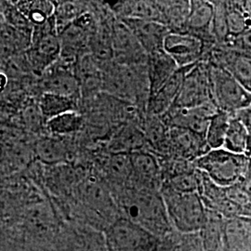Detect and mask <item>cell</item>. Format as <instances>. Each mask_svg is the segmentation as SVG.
I'll return each mask as SVG.
<instances>
[{
  "mask_svg": "<svg viewBox=\"0 0 251 251\" xmlns=\"http://www.w3.org/2000/svg\"><path fill=\"white\" fill-rule=\"evenodd\" d=\"M207 103L213 102L209 91L206 62H201L191 67L185 75L172 107H197Z\"/></svg>",
  "mask_w": 251,
  "mask_h": 251,
  "instance_id": "cell-7",
  "label": "cell"
},
{
  "mask_svg": "<svg viewBox=\"0 0 251 251\" xmlns=\"http://www.w3.org/2000/svg\"><path fill=\"white\" fill-rule=\"evenodd\" d=\"M206 67L211 100L219 111L234 116L251 104V91L232 74L208 62Z\"/></svg>",
  "mask_w": 251,
  "mask_h": 251,
  "instance_id": "cell-4",
  "label": "cell"
},
{
  "mask_svg": "<svg viewBox=\"0 0 251 251\" xmlns=\"http://www.w3.org/2000/svg\"><path fill=\"white\" fill-rule=\"evenodd\" d=\"M229 38L242 35L251 26V17L243 10L239 1H225Z\"/></svg>",
  "mask_w": 251,
  "mask_h": 251,
  "instance_id": "cell-32",
  "label": "cell"
},
{
  "mask_svg": "<svg viewBox=\"0 0 251 251\" xmlns=\"http://www.w3.org/2000/svg\"><path fill=\"white\" fill-rule=\"evenodd\" d=\"M251 135L242 121L238 117L232 116L223 148L234 153L247 154Z\"/></svg>",
  "mask_w": 251,
  "mask_h": 251,
  "instance_id": "cell-28",
  "label": "cell"
},
{
  "mask_svg": "<svg viewBox=\"0 0 251 251\" xmlns=\"http://www.w3.org/2000/svg\"><path fill=\"white\" fill-rule=\"evenodd\" d=\"M22 120L28 131L34 134L47 136V119L42 115L38 104L30 103L22 113Z\"/></svg>",
  "mask_w": 251,
  "mask_h": 251,
  "instance_id": "cell-35",
  "label": "cell"
},
{
  "mask_svg": "<svg viewBox=\"0 0 251 251\" xmlns=\"http://www.w3.org/2000/svg\"><path fill=\"white\" fill-rule=\"evenodd\" d=\"M0 12L7 23L18 29L19 31H27L28 25H31L25 16L20 11L15 3L0 2Z\"/></svg>",
  "mask_w": 251,
  "mask_h": 251,
  "instance_id": "cell-36",
  "label": "cell"
},
{
  "mask_svg": "<svg viewBox=\"0 0 251 251\" xmlns=\"http://www.w3.org/2000/svg\"><path fill=\"white\" fill-rule=\"evenodd\" d=\"M224 249L225 251H251V217L226 221Z\"/></svg>",
  "mask_w": 251,
  "mask_h": 251,
  "instance_id": "cell-20",
  "label": "cell"
},
{
  "mask_svg": "<svg viewBox=\"0 0 251 251\" xmlns=\"http://www.w3.org/2000/svg\"><path fill=\"white\" fill-rule=\"evenodd\" d=\"M231 117L232 115L230 114H227L223 111H218L210 118L205 134L206 144L210 150L220 149L224 147L225 136L227 133Z\"/></svg>",
  "mask_w": 251,
  "mask_h": 251,
  "instance_id": "cell-31",
  "label": "cell"
},
{
  "mask_svg": "<svg viewBox=\"0 0 251 251\" xmlns=\"http://www.w3.org/2000/svg\"><path fill=\"white\" fill-rule=\"evenodd\" d=\"M64 137H55L47 135L40 137L35 145L37 158L49 165L67 161L71 154L70 144Z\"/></svg>",
  "mask_w": 251,
  "mask_h": 251,
  "instance_id": "cell-22",
  "label": "cell"
},
{
  "mask_svg": "<svg viewBox=\"0 0 251 251\" xmlns=\"http://www.w3.org/2000/svg\"><path fill=\"white\" fill-rule=\"evenodd\" d=\"M55 12L54 19L59 35L66 27L71 25L74 22L90 11V2L81 1H68V2H54Z\"/></svg>",
  "mask_w": 251,
  "mask_h": 251,
  "instance_id": "cell-27",
  "label": "cell"
},
{
  "mask_svg": "<svg viewBox=\"0 0 251 251\" xmlns=\"http://www.w3.org/2000/svg\"><path fill=\"white\" fill-rule=\"evenodd\" d=\"M168 141V155L191 163H194L210 150L204 135L179 127H170Z\"/></svg>",
  "mask_w": 251,
  "mask_h": 251,
  "instance_id": "cell-12",
  "label": "cell"
},
{
  "mask_svg": "<svg viewBox=\"0 0 251 251\" xmlns=\"http://www.w3.org/2000/svg\"><path fill=\"white\" fill-rule=\"evenodd\" d=\"M108 251H159L161 238L119 217L106 231Z\"/></svg>",
  "mask_w": 251,
  "mask_h": 251,
  "instance_id": "cell-5",
  "label": "cell"
},
{
  "mask_svg": "<svg viewBox=\"0 0 251 251\" xmlns=\"http://www.w3.org/2000/svg\"><path fill=\"white\" fill-rule=\"evenodd\" d=\"M116 197L121 216L145 231L159 238L173 231L160 192L129 186Z\"/></svg>",
  "mask_w": 251,
  "mask_h": 251,
  "instance_id": "cell-1",
  "label": "cell"
},
{
  "mask_svg": "<svg viewBox=\"0 0 251 251\" xmlns=\"http://www.w3.org/2000/svg\"><path fill=\"white\" fill-rule=\"evenodd\" d=\"M212 48L189 33H170L163 45L164 51L171 56L179 68L206 62Z\"/></svg>",
  "mask_w": 251,
  "mask_h": 251,
  "instance_id": "cell-6",
  "label": "cell"
},
{
  "mask_svg": "<svg viewBox=\"0 0 251 251\" xmlns=\"http://www.w3.org/2000/svg\"><path fill=\"white\" fill-rule=\"evenodd\" d=\"M247 155L251 157V139H250V143H249V148H248V152H247Z\"/></svg>",
  "mask_w": 251,
  "mask_h": 251,
  "instance_id": "cell-42",
  "label": "cell"
},
{
  "mask_svg": "<svg viewBox=\"0 0 251 251\" xmlns=\"http://www.w3.org/2000/svg\"><path fill=\"white\" fill-rule=\"evenodd\" d=\"M38 87L42 93H54L82 100L80 85L75 73V65L66 64L60 60L42 74Z\"/></svg>",
  "mask_w": 251,
  "mask_h": 251,
  "instance_id": "cell-8",
  "label": "cell"
},
{
  "mask_svg": "<svg viewBox=\"0 0 251 251\" xmlns=\"http://www.w3.org/2000/svg\"><path fill=\"white\" fill-rule=\"evenodd\" d=\"M218 111L213 103L197 107H171L161 118L170 127L183 128L205 136L210 118Z\"/></svg>",
  "mask_w": 251,
  "mask_h": 251,
  "instance_id": "cell-11",
  "label": "cell"
},
{
  "mask_svg": "<svg viewBox=\"0 0 251 251\" xmlns=\"http://www.w3.org/2000/svg\"><path fill=\"white\" fill-rule=\"evenodd\" d=\"M223 47H227L244 57L251 59V25L242 35L229 38L226 45Z\"/></svg>",
  "mask_w": 251,
  "mask_h": 251,
  "instance_id": "cell-38",
  "label": "cell"
},
{
  "mask_svg": "<svg viewBox=\"0 0 251 251\" xmlns=\"http://www.w3.org/2000/svg\"><path fill=\"white\" fill-rule=\"evenodd\" d=\"M37 104L47 121L68 112L81 113V101L54 93L40 94Z\"/></svg>",
  "mask_w": 251,
  "mask_h": 251,
  "instance_id": "cell-24",
  "label": "cell"
},
{
  "mask_svg": "<svg viewBox=\"0 0 251 251\" xmlns=\"http://www.w3.org/2000/svg\"><path fill=\"white\" fill-rule=\"evenodd\" d=\"M179 69L178 65L164 50L149 54L147 71L150 84V96L160 90Z\"/></svg>",
  "mask_w": 251,
  "mask_h": 251,
  "instance_id": "cell-19",
  "label": "cell"
},
{
  "mask_svg": "<svg viewBox=\"0 0 251 251\" xmlns=\"http://www.w3.org/2000/svg\"><path fill=\"white\" fill-rule=\"evenodd\" d=\"M225 190L226 198L238 206L246 217H251V196L242 188L240 183Z\"/></svg>",
  "mask_w": 251,
  "mask_h": 251,
  "instance_id": "cell-37",
  "label": "cell"
},
{
  "mask_svg": "<svg viewBox=\"0 0 251 251\" xmlns=\"http://www.w3.org/2000/svg\"><path fill=\"white\" fill-rule=\"evenodd\" d=\"M160 194L174 232L182 234L200 232L206 222V209L198 193L179 194L161 187Z\"/></svg>",
  "mask_w": 251,
  "mask_h": 251,
  "instance_id": "cell-2",
  "label": "cell"
},
{
  "mask_svg": "<svg viewBox=\"0 0 251 251\" xmlns=\"http://www.w3.org/2000/svg\"><path fill=\"white\" fill-rule=\"evenodd\" d=\"M212 3L214 5L212 32L215 38L216 46H225L229 39L225 1H212Z\"/></svg>",
  "mask_w": 251,
  "mask_h": 251,
  "instance_id": "cell-34",
  "label": "cell"
},
{
  "mask_svg": "<svg viewBox=\"0 0 251 251\" xmlns=\"http://www.w3.org/2000/svg\"><path fill=\"white\" fill-rule=\"evenodd\" d=\"M85 116L80 112H68L47 121V132L55 137H69L76 134L85 126Z\"/></svg>",
  "mask_w": 251,
  "mask_h": 251,
  "instance_id": "cell-25",
  "label": "cell"
},
{
  "mask_svg": "<svg viewBox=\"0 0 251 251\" xmlns=\"http://www.w3.org/2000/svg\"><path fill=\"white\" fill-rule=\"evenodd\" d=\"M226 221L221 214L206 209L205 225L198 233L204 251H224Z\"/></svg>",
  "mask_w": 251,
  "mask_h": 251,
  "instance_id": "cell-23",
  "label": "cell"
},
{
  "mask_svg": "<svg viewBox=\"0 0 251 251\" xmlns=\"http://www.w3.org/2000/svg\"><path fill=\"white\" fill-rule=\"evenodd\" d=\"M214 5L212 1L192 0L186 23V33L201 38L207 45L216 46L212 32Z\"/></svg>",
  "mask_w": 251,
  "mask_h": 251,
  "instance_id": "cell-14",
  "label": "cell"
},
{
  "mask_svg": "<svg viewBox=\"0 0 251 251\" xmlns=\"http://www.w3.org/2000/svg\"><path fill=\"white\" fill-rule=\"evenodd\" d=\"M248 176L251 177V157H250V162H249V171H248Z\"/></svg>",
  "mask_w": 251,
  "mask_h": 251,
  "instance_id": "cell-43",
  "label": "cell"
},
{
  "mask_svg": "<svg viewBox=\"0 0 251 251\" xmlns=\"http://www.w3.org/2000/svg\"><path fill=\"white\" fill-rule=\"evenodd\" d=\"M234 116L238 117L242 121L243 124L246 126V127L251 134V103L248 107L245 108Z\"/></svg>",
  "mask_w": 251,
  "mask_h": 251,
  "instance_id": "cell-39",
  "label": "cell"
},
{
  "mask_svg": "<svg viewBox=\"0 0 251 251\" xmlns=\"http://www.w3.org/2000/svg\"><path fill=\"white\" fill-rule=\"evenodd\" d=\"M193 66L179 68L160 90L150 96L146 116L161 117L172 107L179 95L184 76Z\"/></svg>",
  "mask_w": 251,
  "mask_h": 251,
  "instance_id": "cell-17",
  "label": "cell"
},
{
  "mask_svg": "<svg viewBox=\"0 0 251 251\" xmlns=\"http://www.w3.org/2000/svg\"><path fill=\"white\" fill-rule=\"evenodd\" d=\"M2 154H3V152H2V148H1V146H0V158L2 157Z\"/></svg>",
  "mask_w": 251,
  "mask_h": 251,
  "instance_id": "cell-44",
  "label": "cell"
},
{
  "mask_svg": "<svg viewBox=\"0 0 251 251\" xmlns=\"http://www.w3.org/2000/svg\"><path fill=\"white\" fill-rule=\"evenodd\" d=\"M206 62L227 70L251 92V59L227 47L215 46L209 51Z\"/></svg>",
  "mask_w": 251,
  "mask_h": 251,
  "instance_id": "cell-13",
  "label": "cell"
},
{
  "mask_svg": "<svg viewBox=\"0 0 251 251\" xmlns=\"http://www.w3.org/2000/svg\"><path fill=\"white\" fill-rule=\"evenodd\" d=\"M121 21L130 29L147 55L162 50L165 38L171 33L161 23L154 21L131 19Z\"/></svg>",
  "mask_w": 251,
  "mask_h": 251,
  "instance_id": "cell-15",
  "label": "cell"
},
{
  "mask_svg": "<svg viewBox=\"0 0 251 251\" xmlns=\"http://www.w3.org/2000/svg\"><path fill=\"white\" fill-rule=\"evenodd\" d=\"M112 44L114 62L126 65H139L147 63L148 55L138 42L130 29L116 18L112 30Z\"/></svg>",
  "mask_w": 251,
  "mask_h": 251,
  "instance_id": "cell-9",
  "label": "cell"
},
{
  "mask_svg": "<svg viewBox=\"0 0 251 251\" xmlns=\"http://www.w3.org/2000/svg\"><path fill=\"white\" fill-rule=\"evenodd\" d=\"M250 156L225 148L209 150L194 162V167L205 173L217 185L227 188L241 183L248 177Z\"/></svg>",
  "mask_w": 251,
  "mask_h": 251,
  "instance_id": "cell-3",
  "label": "cell"
},
{
  "mask_svg": "<svg viewBox=\"0 0 251 251\" xmlns=\"http://www.w3.org/2000/svg\"><path fill=\"white\" fill-rule=\"evenodd\" d=\"M81 199L95 210H113L114 198L106 187L97 180L89 179L79 188Z\"/></svg>",
  "mask_w": 251,
  "mask_h": 251,
  "instance_id": "cell-26",
  "label": "cell"
},
{
  "mask_svg": "<svg viewBox=\"0 0 251 251\" xmlns=\"http://www.w3.org/2000/svg\"><path fill=\"white\" fill-rule=\"evenodd\" d=\"M115 17L119 20L131 19L143 21H154L161 23V15L156 1L133 0L107 3Z\"/></svg>",
  "mask_w": 251,
  "mask_h": 251,
  "instance_id": "cell-18",
  "label": "cell"
},
{
  "mask_svg": "<svg viewBox=\"0 0 251 251\" xmlns=\"http://www.w3.org/2000/svg\"><path fill=\"white\" fill-rule=\"evenodd\" d=\"M15 4L33 27L44 25L55 12V3L50 1H19Z\"/></svg>",
  "mask_w": 251,
  "mask_h": 251,
  "instance_id": "cell-29",
  "label": "cell"
},
{
  "mask_svg": "<svg viewBox=\"0 0 251 251\" xmlns=\"http://www.w3.org/2000/svg\"><path fill=\"white\" fill-rule=\"evenodd\" d=\"M129 159L132 171V186L160 192L163 176L156 155L144 149L129 153Z\"/></svg>",
  "mask_w": 251,
  "mask_h": 251,
  "instance_id": "cell-10",
  "label": "cell"
},
{
  "mask_svg": "<svg viewBox=\"0 0 251 251\" xmlns=\"http://www.w3.org/2000/svg\"><path fill=\"white\" fill-rule=\"evenodd\" d=\"M240 185L242 186V188L249 193L251 196V177L248 176L246 179L243 180L242 182L240 183Z\"/></svg>",
  "mask_w": 251,
  "mask_h": 251,
  "instance_id": "cell-40",
  "label": "cell"
},
{
  "mask_svg": "<svg viewBox=\"0 0 251 251\" xmlns=\"http://www.w3.org/2000/svg\"><path fill=\"white\" fill-rule=\"evenodd\" d=\"M75 73L79 82L83 101L94 98L102 91V67L90 54L84 55L75 65Z\"/></svg>",
  "mask_w": 251,
  "mask_h": 251,
  "instance_id": "cell-16",
  "label": "cell"
},
{
  "mask_svg": "<svg viewBox=\"0 0 251 251\" xmlns=\"http://www.w3.org/2000/svg\"><path fill=\"white\" fill-rule=\"evenodd\" d=\"M159 251H205L199 234H182L172 231L162 237Z\"/></svg>",
  "mask_w": 251,
  "mask_h": 251,
  "instance_id": "cell-30",
  "label": "cell"
},
{
  "mask_svg": "<svg viewBox=\"0 0 251 251\" xmlns=\"http://www.w3.org/2000/svg\"><path fill=\"white\" fill-rule=\"evenodd\" d=\"M200 182V171L195 169L193 171L183 172L165 179L162 187L171 189L179 194L198 193Z\"/></svg>",
  "mask_w": 251,
  "mask_h": 251,
  "instance_id": "cell-33",
  "label": "cell"
},
{
  "mask_svg": "<svg viewBox=\"0 0 251 251\" xmlns=\"http://www.w3.org/2000/svg\"><path fill=\"white\" fill-rule=\"evenodd\" d=\"M161 15V24L171 33H186V23L190 11V1H156Z\"/></svg>",
  "mask_w": 251,
  "mask_h": 251,
  "instance_id": "cell-21",
  "label": "cell"
},
{
  "mask_svg": "<svg viewBox=\"0 0 251 251\" xmlns=\"http://www.w3.org/2000/svg\"><path fill=\"white\" fill-rule=\"evenodd\" d=\"M8 85V76L4 73H0V92L6 89Z\"/></svg>",
  "mask_w": 251,
  "mask_h": 251,
  "instance_id": "cell-41",
  "label": "cell"
}]
</instances>
